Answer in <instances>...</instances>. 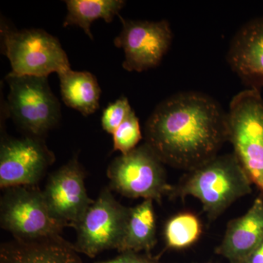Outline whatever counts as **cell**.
I'll return each mask as SVG.
<instances>
[{"label": "cell", "instance_id": "1", "mask_svg": "<svg viewBox=\"0 0 263 263\" xmlns=\"http://www.w3.org/2000/svg\"><path fill=\"white\" fill-rule=\"evenodd\" d=\"M226 142L228 112L215 99L197 91L165 99L145 127V143L161 162L186 172L216 157Z\"/></svg>", "mask_w": 263, "mask_h": 263}, {"label": "cell", "instance_id": "2", "mask_svg": "<svg viewBox=\"0 0 263 263\" xmlns=\"http://www.w3.org/2000/svg\"><path fill=\"white\" fill-rule=\"evenodd\" d=\"M252 185L234 154L218 155L188 171L170 197L198 199L208 218L214 221L233 202L252 193Z\"/></svg>", "mask_w": 263, "mask_h": 263}, {"label": "cell", "instance_id": "3", "mask_svg": "<svg viewBox=\"0 0 263 263\" xmlns=\"http://www.w3.org/2000/svg\"><path fill=\"white\" fill-rule=\"evenodd\" d=\"M228 142L252 184L263 195V98L247 89L235 95L228 112Z\"/></svg>", "mask_w": 263, "mask_h": 263}, {"label": "cell", "instance_id": "4", "mask_svg": "<svg viewBox=\"0 0 263 263\" xmlns=\"http://www.w3.org/2000/svg\"><path fill=\"white\" fill-rule=\"evenodd\" d=\"M2 50L15 76L48 78L71 70L67 53L60 41L41 29L18 31L1 24Z\"/></svg>", "mask_w": 263, "mask_h": 263}, {"label": "cell", "instance_id": "5", "mask_svg": "<svg viewBox=\"0 0 263 263\" xmlns=\"http://www.w3.org/2000/svg\"><path fill=\"white\" fill-rule=\"evenodd\" d=\"M47 79L11 73L5 78L10 88L8 114L27 136L43 138L61 118L60 102Z\"/></svg>", "mask_w": 263, "mask_h": 263}, {"label": "cell", "instance_id": "6", "mask_svg": "<svg viewBox=\"0 0 263 263\" xmlns=\"http://www.w3.org/2000/svg\"><path fill=\"white\" fill-rule=\"evenodd\" d=\"M110 188L123 196L153 200L160 203L174 186L167 181L164 164L146 143L109 164Z\"/></svg>", "mask_w": 263, "mask_h": 263}, {"label": "cell", "instance_id": "7", "mask_svg": "<svg viewBox=\"0 0 263 263\" xmlns=\"http://www.w3.org/2000/svg\"><path fill=\"white\" fill-rule=\"evenodd\" d=\"M3 229L17 239H39L60 235L66 226L54 217L42 190L34 186L6 189L0 203Z\"/></svg>", "mask_w": 263, "mask_h": 263}, {"label": "cell", "instance_id": "8", "mask_svg": "<svg viewBox=\"0 0 263 263\" xmlns=\"http://www.w3.org/2000/svg\"><path fill=\"white\" fill-rule=\"evenodd\" d=\"M129 209L116 200L110 189L104 188L76 226L74 248L91 258L122 242Z\"/></svg>", "mask_w": 263, "mask_h": 263}, {"label": "cell", "instance_id": "9", "mask_svg": "<svg viewBox=\"0 0 263 263\" xmlns=\"http://www.w3.org/2000/svg\"><path fill=\"white\" fill-rule=\"evenodd\" d=\"M122 29L114 39V45L124 52L123 68L141 72L160 65L168 51L173 32L167 20L160 22L135 21L119 15Z\"/></svg>", "mask_w": 263, "mask_h": 263}, {"label": "cell", "instance_id": "10", "mask_svg": "<svg viewBox=\"0 0 263 263\" xmlns=\"http://www.w3.org/2000/svg\"><path fill=\"white\" fill-rule=\"evenodd\" d=\"M55 160L43 138H4L0 148V187L37 185Z\"/></svg>", "mask_w": 263, "mask_h": 263}, {"label": "cell", "instance_id": "11", "mask_svg": "<svg viewBox=\"0 0 263 263\" xmlns=\"http://www.w3.org/2000/svg\"><path fill=\"white\" fill-rule=\"evenodd\" d=\"M86 173L78 156L51 174L43 190L52 215L67 227L75 228L95 201L85 186Z\"/></svg>", "mask_w": 263, "mask_h": 263}, {"label": "cell", "instance_id": "12", "mask_svg": "<svg viewBox=\"0 0 263 263\" xmlns=\"http://www.w3.org/2000/svg\"><path fill=\"white\" fill-rule=\"evenodd\" d=\"M227 61L248 89L263 87V17L243 24L230 43Z\"/></svg>", "mask_w": 263, "mask_h": 263}, {"label": "cell", "instance_id": "13", "mask_svg": "<svg viewBox=\"0 0 263 263\" xmlns=\"http://www.w3.org/2000/svg\"><path fill=\"white\" fill-rule=\"evenodd\" d=\"M263 240V198L254 200L246 214L228 223L216 252L230 263H246Z\"/></svg>", "mask_w": 263, "mask_h": 263}, {"label": "cell", "instance_id": "14", "mask_svg": "<svg viewBox=\"0 0 263 263\" xmlns=\"http://www.w3.org/2000/svg\"><path fill=\"white\" fill-rule=\"evenodd\" d=\"M0 263H83L73 245L61 235L39 239H14L3 243Z\"/></svg>", "mask_w": 263, "mask_h": 263}, {"label": "cell", "instance_id": "15", "mask_svg": "<svg viewBox=\"0 0 263 263\" xmlns=\"http://www.w3.org/2000/svg\"><path fill=\"white\" fill-rule=\"evenodd\" d=\"M153 200H144L139 205L129 209V216L119 252H139L147 254L157 243V220Z\"/></svg>", "mask_w": 263, "mask_h": 263}, {"label": "cell", "instance_id": "16", "mask_svg": "<svg viewBox=\"0 0 263 263\" xmlns=\"http://www.w3.org/2000/svg\"><path fill=\"white\" fill-rule=\"evenodd\" d=\"M59 77L62 100L67 106L75 109L85 117L98 110L101 89L92 73L70 70Z\"/></svg>", "mask_w": 263, "mask_h": 263}, {"label": "cell", "instance_id": "17", "mask_svg": "<svg viewBox=\"0 0 263 263\" xmlns=\"http://www.w3.org/2000/svg\"><path fill=\"white\" fill-rule=\"evenodd\" d=\"M67 13L64 21V27L78 26L84 31L91 40L94 39L91 32V25L95 21L102 18L110 23L126 4L123 0H67Z\"/></svg>", "mask_w": 263, "mask_h": 263}, {"label": "cell", "instance_id": "18", "mask_svg": "<svg viewBox=\"0 0 263 263\" xmlns=\"http://www.w3.org/2000/svg\"><path fill=\"white\" fill-rule=\"evenodd\" d=\"M202 233V222L196 214L190 212L179 213L166 222L164 241L167 248L180 250L196 243Z\"/></svg>", "mask_w": 263, "mask_h": 263}, {"label": "cell", "instance_id": "19", "mask_svg": "<svg viewBox=\"0 0 263 263\" xmlns=\"http://www.w3.org/2000/svg\"><path fill=\"white\" fill-rule=\"evenodd\" d=\"M142 139L139 119L134 110L117 128L113 134L114 150L127 155L136 148Z\"/></svg>", "mask_w": 263, "mask_h": 263}, {"label": "cell", "instance_id": "20", "mask_svg": "<svg viewBox=\"0 0 263 263\" xmlns=\"http://www.w3.org/2000/svg\"><path fill=\"white\" fill-rule=\"evenodd\" d=\"M133 110L127 98L122 97L118 99L104 109L101 118L102 127L106 133L113 135Z\"/></svg>", "mask_w": 263, "mask_h": 263}, {"label": "cell", "instance_id": "21", "mask_svg": "<svg viewBox=\"0 0 263 263\" xmlns=\"http://www.w3.org/2000/svg\"><path fill=\"white\" fill-rule=\"evenodd\" d=\"M96 263H162L156 258L147 254H140L138 252H121L115 258Z\"/></svg>", "mask_w": 263, "mask_h": 263}, {"label": "cell", "instance_id": "22", "mask_svg": "<svg viewBox=\"0 0 263 263\" xmlns=\"http://www.w3.org/2000/svg\"><path fill=\"white\" fill-rule=\"evenodd\" d=\"M246 263H263V240L251 254Z\"/></svg>", "mask_w": 263, "mask_h": 263}]
</instances>
